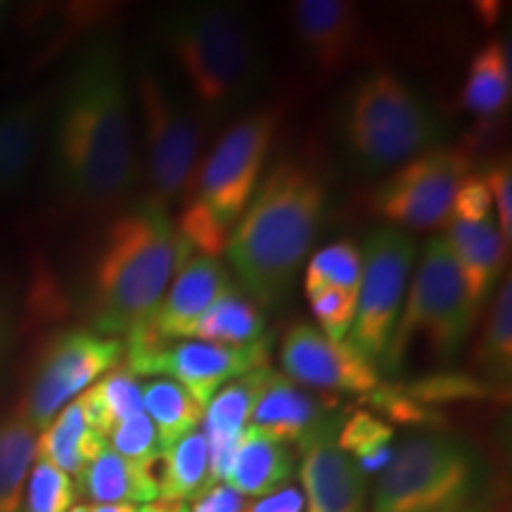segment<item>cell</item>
<instances>
[{
  "mask_svg": "<svg viewBox=\"0 0 512 512\" xmlns=\"http://www.w3.org/2000/svg\"><path fill=\"white\" fill-rule=\"evenodd\" d=\"M48 121L41 95L12 100L0 107V195L15 192L36 162Z\"/></svg>",
  "mask_w": 512,
  "mask_h": 512,
  "instance_id": "cell-21",
  "label": "cell"
},
{
  "mask_svg": "<svg viewBox=\"0 0 512 512\" xmlns=\"http://www.w3.org/2000/svg\"><path fill=\"white\" fill-rule=\"evenodd\" d=\"M304 494L297 486L287 484L283 489L273 491V494L256 498L242 508V512H304Z\"/></svg>",
  "mask_w": 512,
  "mask_h": 512,
  "instance_id": "cell-40",
  "label": "cell"
},
{
  "mask_svg": "<svg viewBox=\"0 0 512 512\" xmlns=\"http://www.w3.org/2000/svg\"><path fill=\"white\" fill-rule=\"evenodd\" d=\"M441 230H444L441 238H444L460 278H463L467 299H470L472 309L479 313L491 292L501 283L505 256L510 249L505 247L491 216L479 223L448 221Z\"/></svg>",
  "mask_w": 512,
  "mask_h": 512,
  "instance_id": "cell-19",
  "label": "cell"
},
{
  "mask_svg": "<svg viewBox=\"0 0 512 512\" xmlns=\"http://www.w3.org/2000/svg\"><path fill=\"white\" fill-rule=\"evenodd\" d=\"M143 411L155 425L162 451L185 434L200 430L204 406L169 377H155L143 387Z\"/></svg>",
  "mask_w": 512,
  "mask_h": 512,
  "instance_id": "cell-31",
  "label": "cell"
},
{
  "mask_svg": "<svg viewBox=\"0 0 512 512\" xmlns=\"http://www.w3.org/2000/svg\"><path fill=\"white\" fill-rule=\"evenodd\" d=\"M86 422L107 441L114 427L143 411V387L124 363L102 375L79 399Z\"/></svg>",
  "mask_w": 512,
  "mask_h": 512,
  "instance_id": "cell-27",
  "label": "cell"
},
{
  "mask_svg": "<svg viewBox=\"0 0 512 512\" xmlns=\"http://www.w3.org/2000/svg\"><path fill=\"white\" fill-rule=\"evenodd\" d=\"M363 275L361 247L351 240H337L309 256L304 268V294L311 297L323 287L358 292Z\"/></svg>",
  "mask_w": 512,
  "mask_h": 512,
  "instance_id": "cell-33",
  "label": "cell"
},
{
  "mask_svg": "<svg viewBox=\"0 0 512 512\" xmlns=\"http://www.w3.org/2000/svg\"><path fill=\"white\" fill-rule=\"evenodd\" d=\"M233 285V275L219 256L192 252L171 278L162 304H159L150 328L145 330H150L162 342L185 339L195 320Z\"/></svg>",
  "mask_w": 512,
  "mask_h": 512,
  "instance_id": "cell-18",
  "label": "cell"
},
{
  "mask_svg": "<svg viewBox=\"0 0 512 512\" xmlns=\"http://www.w3.org/2000/svg\"><path fill=\"white\" fill-rule=\"evenodd\" d=\"M361 256L363 275L347 342L382 370L411 280L415 242L406 230L382 226L366 235Z\"/></svg>",
  "mask_w": 512,
  "mask_h": 512,
  "instance_id": "cell-12",
  "label": "cell"
},
{
  "mask_svg": "<svg viewBox=\"0 0 512 512\" xmlns=\"http://www.w3.org/2000/svg\"><path fill=\"white\" fill-rule=\"evenodd\" d=\"M394 430L375 413L358 408L335 434L337 446L354 460L363 475H375L392 460Z\"/></svg>",
  "mask_w": 512,
  "mask_h": 512,
  "instance_id": "cell-32",
  "label": "cell"
},
{
  "mask_svg": "<svg viewBox=\"0 0 512 512\" xmlns=\"http://www.w3.org/2000/svg\"><path fill=\"white\" fill-rule=\"evenodd\" d=\"M190 254L169 211L147 200L117 211L91 261L86 294L91 330L124 342L150 328L166 287Z\"/></svg>",
  "mask_w": 512,
  "mask_h": 512,
  "instance_id": "cell-3",
  "label": "cell"
},
{
  "mask_svg": "<svg viewBox=\"0 0 512 512\" xmlns=\"http://www.w3.org/2000/svg\"><path fill=\"white\" fill-rule=\"evenodd\" d=\"M458 512H503V505H501V501H498V498L489 491V494H484L482 498H477L475 503L465 505V508L458 510Z\"/></svg>",
  "mask_w": 512,
  "mask_h": 512,
  "instance_id": "cell-42",
  "label": "cell"
},
{
  "mask_svg": "<svg viewBox=\"0 0 512 512\" xmlns=\"http://www.w3.org/2000/svg\"><path fill=\"white\" fill-rule=\"evenodd\" d=\"M285 121L278 105L252 110L230 124L211 155L197 166L176 226L195 254L219 256L245 214Z\"/></svg>",
  "mask_w": 512,
  "mask_h": 512,
  "instance_id": "cell-4",
  "label": "cell"
},
{
  "mask_svg": "<svg viewBox=\"0 0 512 512\" xmlns=\"http://www.w3.org/2000/svg\"><path fill=\"white\" fill-rule=\"evenodd\" d=\"M472 368L484 380L503 384L512 375V278L505 273L484 316L482 332L470 354Z\"/></svg>",
  "mask_w": 512,
  "mask_h": 512,
  "instance_id": "cell-28",
  "label": "cell"
},
{
  "mask_svg": "<svg viewBox=\"0 0 512 512\" xmlns=\"http://www.w3.org/2000/svg\"><path fill=\"white\" fill-rule=\"evenodd\" d=\"M484 494V465L465 441L411 434L380 472L370 512H458Z\"/></svg>",
  "mask_w": 512,
  "mask_h": 512,
  "instance_id": "cell-7",
  "label": "cell"
},
{
  "mask_svg": "<svg viewBox=\"0 0 512 512\" xmlns=\"http://www.w3.org/2000/svg\"><path fill=\"white\" fill-rule=\"evenodd\" d=\"M133 91L145 138L147 202L169 211L185 200L195 181L202 147L200 121L185 110L150 64L138 62Z\"/></svg>",
  "mask_w": 512,
  "mask_h": 512,
  "instance_id": "cell-9",
  "label": "cell"
},
{
  "mask_svg": "<svg viewBox=\"0 0 512 512\" xmlns=\"http://www.w3.org/2000/svg\"><path fill=\"white\" fill-rule=\"evenodd\" d=\"M245 498L226 484H214L195 498L190 512H242Z\"/></svg>",
  "mask_w": 512,
  "mask_h": 512,
  "instance_id": "cell-39",
  "label": "cell"
},
{
  "mask_svg": "<svg viewBox=\"0 0 512 512\" xmlns=\"http://www.w3.org/2000/svg\"><path fill=\"white\" fill-rule=\"evenodd\" d=\"M280 366L294 384L316 392H344L366 399L380 387V370L351 344L335 342L316 325L294 323L280 339Z\"/></svg>",
  "mask_w": 512,
  "mask_h": 512,
  "instance_id": "cell-14",
  "label": "cell"
},
{
  "mask_svg": "<svg viewBox=\"0 0 512 512\" xmlns=\"http://www.w3.org/2000/svg\"><path fill=\"white\" fill-rule=\"evenodd\" d=\"M356 297L358 292L337 290V287H323L316 294H311L309 306L313 318H316V328L328 335L335 342H344L349 335L351 325L356 316Z\"/></svg>",
  "mask_w": 512,
  "mask_h": 512,
  "instance_id": "cell-35",
  "label": "cell"
},
{
  "mask_svg": "<svg viewBox=\"0 0 512 512\" xmlns=\"http://www.w3.org/2000/svg\"><path fill=\"white\" fill-rule=\"evenodd\" d=\"M264 330V309L252 302L238 285H233L195 320L185 339L223 344V347H245L264 337Z\"/></svg>",
  "mask_w": 512,
  "mask_h": 512,
  "instance_id": "cell-25",
  "label": "cell"
},
{
  "mask_svg": "<svg viewBox=\"0 0 512 512\" xmlns=\"http://www.w3.org/2000/svg\"><path fill=\"white\" fill-rule=\"evenodd\" d=\"M292 34L320 76H337L363 46V17L347 0H297L290 5Z\"/></svg>",
  "mask_w": 512,
  "mask_h": 512,
  "instance_id": "cell-15",
  "label": "cell"
},
{
  "mask_svg": "<svg viewBox=\"0 0 512 512\" xmlns=\"http://www.w3.org/2000/svg\"><path fill=\"white\" fill-rule=\"evenodd\" d=\"M475 152L467 143H441L396 166L370 195V207L389 228L434 230L444 226L460 183L470 176Z\"/></svg>",
  "mask_w": 512,
  "mask_h": 512,
  "instance_id": "cell-13",
  "label": "cell"
},
{
  "mask_svg": "<svg viewBox=\"0 0 512 512\" xmlns=\"http://www.w3.org/2000/svg\"><path fill=\"white\" fill-rule=\"evenodd\" d=\"M112 451L121 458L143 465H159L162 458V444H159L157 430L145 413L133 415L114 427L110 437Z\"/></svg>",
  "mask_w": 512,
  "mask_h": 512,
  "instance_id": "cell-36",
  "label": "cell"
},
{
  "mask_svg": "<svg viewBox=\"0 0 512 512\" xmlns=\"http://www.w3.org/2000/svg\"><path fill=\"white\" fill-rule=\"evenodd\" d=\"M76 491L95 505H138L159 498L157 465L133 463L105 446L76 477Z\"/></svg>",
  "mask_w": 512,
  "mask_h": 512,
  "instance_id": "cell-23",
  "label": "cell"
},
{
  "mask_svg": "<svg viewBox=\"0 0 512 512\" xmlns=\"http://www.w3.org/2000/svg\"><path fill=\"white\" fill-rule=\"evenodd\" d=\"M36 441L38 432L17 411L0 418V512H22Z\"/></svg>",
  "mask_w": 512,
  "mask_h": 512,
  "instance_id": "cell-30",
  "label": "cell"
},
{
  "mask_svg": "<svg viewBox=\"0 0 512 512\" xmlns=\"http://www.w3.org/2000/svg\"><path fill=\"white\" fill-rule=\"evenodd\" d=\"M105 446L107 441L88 425L79 401L74 399L41 432L36 441V460H46L64 475L79 477Z\"/></svg>",
  "mask_w": 512,
  "mask_h": 512,
  "instance_id": "cell-24",
  "label": "cell"
},
{
  "mask_svg": "<svg viewBox=\"0 0 512 512\" xmlns=\"http://www.w3.org/2000/svg\"><path fill=\"white\" fill-rule=\"evenodd\" d=\"M88 512H138V505H88Z\"/></svg>",
  "mask_w": 512,
  "mask_h": 512,
  "instance_id": "cell-44",
  "label": "cell"
},
{
  "mask_svg": "<svg viewBox=\"0 0 512 512\" xmlns=\"http://www.w3.org/2000/svg\"><path fill=\"white\" fill-rule=\"evenodd\" d=\"M3 15H5V5L0 3V24H3Z\"/></svg>",
  "mask_w": 512,
  "mask_h": 512,
  "instance_id": "cell-46",
  "label": "cell"
},
{
  "mask_svg": "<svg viewBox=\"0 0 512 512\" xmlns=\"http://www.w3.org/2000/svg\"><path fill=\"white\" fill-rule=\"evenodd\" d=\"M124 366L136 377H169L207 408L219 389L238 377L271 366V337L264 335L245 347L176 339L162 342L150 330L124 339Z\"/></svg>",
  "mask_w": 512,
  "mask_h": 512,
  "instance_id": "cell-11",
  "label": "cell"
},
{
  "mask_svg": "<svg viewBox=\"0 0 512 512\" xmlns=\"http://www.w3.org/2000/svg\"><path fill=\"white\" fill-rule=\"evenodd\" d=\"M491 195L482 176H467L453 197L451 209H448L446 221H465V223H479L491 216Z\"/></svg>",
  "mask_w": 512,
  "mask_h": 512,
  "instance_id": "cell-38",
  "label": "cell"
},
{
  "mask_svg": "<svg viewBox=\"0 0 512 512\" xmlns=\"http://www.w3.org/2000/svg\"><path fill=\"white\" fill-rule=\"evenodd\" d=\"M339 131L366 174L396 169L444 138L437 112L392 69H373L349 88L339 110Z\"/></svg>",
  "mask_w": 512,
  "mask_h": 512,
  "instance_id": "cell-6",
  "label": "cell"
},
{
  "mask_svg": "<svg viewBox=\"0 0 512 512\" xmlns=\"http://www.w3.org/2000/svg\"><path fill=\"white\" fill-rule=\"evenodd\" d=\"M328 204V178L316 152L287 155L266 169L223 249L235 285L261 309L280 304L292 290Z\"/></svg>",
  "mask_w": 512,
  "mask_h": 512,
  "instance_id": "cell-2",
  "label": "cell"
},
{
  "mask_svg": "<svg viewBox=\"0 0 512 512\" xmlns=\"http://www.w3.org/2000/svg\"><path fill=\"white\" fill-rule=\"evenodd\" d=\"M477 316L444 238H430L411 275L382 370L399 373L415 349L437 363H451L465 347Z\"/></svg>",
  "mask_w": 512,
  "mask_h": 512,
  "instance_id": "cell-8",
  "label": "cell"
},
{
  "mask_svg": "<svg viewBox=\"0 0 512 512\" xmlns=\"http://www.w3.org/2000/svg\"><path fill=\"white\" fill-rule=\"evenodd\" d=\"M294 460H297V453L290 444L247 427L235 448L223 484L238 491L242 498L268 496L290 484L297 470Z\"/></svg>",
  "mask_w": 512,
  "mask_h": 512,
  "instance_id": "cell-22",
  "label": "cell"
},
{
  "mask_svg": "<svg viewBox=\"0 0 512 512\" xmlns=\"http://www.w3.org/2000/svg\"><path fill=\"white\" fill-rule=\"evenodd\" d=\"M69 512H88V505L86 503H74L72 508H69Z\"/></svg>",
  "mask_w": 512,
  "mask_h": 512,
  "instance_id": "cell-45",
  "label": "cell"
},
{
  "mask_svg": "<svg viewBox=\"0 0 512 512\" xmlns=\"http://www.w3.org/2000/svg\"><path fill=\"white\" fill-rule=\"evenodd\" d=\"M510 93V50L494 38L472 57L463 88V107L477 119L489 121L510 105Z\"/></svg>",
  "mask_w": 512,
  "mask_h": 512,
  "instance_id": "cell-26",
  "label": "cell"
},
{
  "mask_svg": "<svg viewBox=\"0 0 512 512\" xmlns=\"http://www.w3.org/2000/svg\"><path fill=\"white\" fill-rule=\"evenodd\" d=\"M131 86L117 43L95 41L67 69L50 114V181L62 209L117 214L140 178Z\"/></svg>",
  "mask_w": 512,
  "mask_h": 512,
  "instance_id": "cell-1",
  "label": "cell"
},
{
  "mask_svg": "<svg viewBox=\"0 0 512 512\" xmlns=\"http://www.w3.org/2000/svg\"><path fill=\"white\" fill-rule=\"evenodd\" d=\"M124 342L91 328L55 330L31 361L27 384L15 411L43 432L62 408L124 363Z\"/></svg>",
  "mask_w": 512,
  "mask_h": 512,
  "instance_id": "cell-10",
  "label": "cell"
},
{
  "mask_svg": "<svg viewBox=\"0 0 512 512\" xmlns=\"http://www.w3.org/2000/svg\"><path fill=\"white\" fill-rule=\"evenodd\" d=\"M337 427L299 446L304 512H368V482L335 441Z\"/></svg>",
  "mask_w": 512,
  "mask_h": 512,
  "instance_id": "cell-16",
  "label": "cell"
},
{
  "mask_svg": "<svg viewBox=\"0 0 512 512\" xmlns=\"http://www.w3.org/2000/svg\"><path fill=\"white\" fill-rule=\"evenodd\" d=\"M482 181L489 188L491 202L496 204V228L505 247L512 245V164L510 157H501L486 166Z\"/></svg>",
  "mask_w": 512,
  "mask_h": 512,
  "instance_id": "cell-37",
  "label": "cell"
},
{
  "mask_svg": "<svg viewBox=\"0 0 512 512\" xmlns=\"http://www.w3.org/2000/svg\"><path fill=\"white\" fill-rule=\"evenodd\" d=\"M76 496V482L46 460H36L24 486L22 512H69Z\"/></svg>",
  "mask_w": 512,
  "mask_h": 512,
  "instance_id": "cell-34",
  "label": "cell"
},
{
  "mask_svg": "<svg viewBox=\"0 0 512 512\" xmlns=\"http://www.w3.org/2000/svg\"><path fill=\"white\" fill-rule=\"evenodd\" d=\"M17 316L15 306H12V297L0 285V375L5 373V366H8V358L12 351V344H15V328H17Z\"/></svg>",
  "mask_w": 512,
  "mask_h": 512,
  "instance_id": "cell-41",
  "label": "cell"
},
{
  "mask_svg": "<svg viewBox=\"0 0 512 512\" xmlns=\"http://www.w3.org/2000/svg\"><path fill=\"white\" fill-rule=\"evenodd\" d=\"M159 498L166 503L195 501L209 486V448L202 430L185 434L162 451Z\"/></svg>",
  "mask_w": 512,
  "mask_h": 512,
  "instance_id": "cell-29",
  "label": "cell"
},
{
  "mask_svg": "<svg viewBox=\"0 0 512 512\" xmlns=\"http://www.w3.org/2000/svg\"><path fill=\"white\" fill-rule=\"evenodd\" d=\"M138 512H190V505H188V503L155 501V503L143 505V508H138Z\"/></svg>",
  "mask_w": 512,
  "mask_h": 512,
  "instance_id": "cell-43",
  "label": "cell"
},
{
  "mask_svg": "<svg viewBox=\"0 0 512 512\" xmlns=\"http://www.w3.org/2000/svg\"><path fill=\"white\" fill-rule=\"evenodd\" d=\"M264 370L266 368L254 370V373H247L226 384L211 396L207 408H204L202 434L209 448V486L223 484V479H226L235 448L249 427V415H252Z\"/></svg>",
  "mask_w": 512,
  "mask_h": 512,
  "instance_id": "cell-20",
  "label": "cell"
},
{
  "mask_svg": "<svg viewBox=\"0 0 512 512\" xmlns=\"http://www.w3.org/2000/svg\"><path fill=\"white\" fill-rule=\"evenodd\" d=\"M159 36L209 117H223L254 91L261 74L259 43L235 8L185 5L162 19Z\"/></svg>",
  "mask_w": 512,
  "mask_h": 512,
  "instance_id": "cell-5",
  "label": "cell"
},
{
  "mask_svg": "<svg viewBox=\"0 0 512 512\" xmlns=\"http://www.w3.org/2000/svg\"><path fill=\"white\" fill-rule=\"evenodd\" d=\"M335 425L330 403L294 384L278 370L266 368L256 392L249 427L290 446H302L318 432Z\"/></svg>",
  "mask_w": 512,
  "mask_h": 512,
  "instance_id": "cell-17",
  "label": "cell"
}]
</instances>
